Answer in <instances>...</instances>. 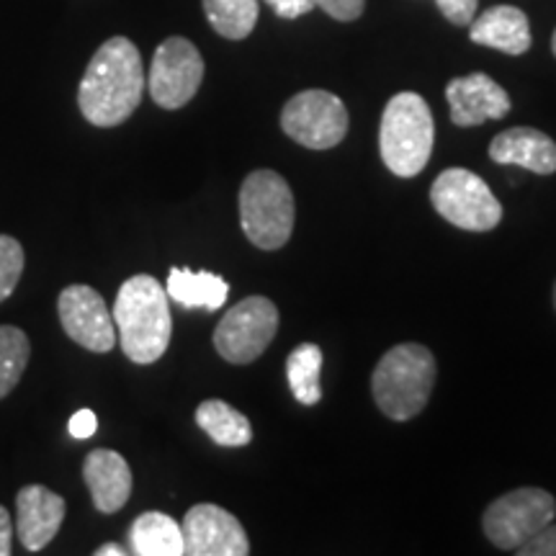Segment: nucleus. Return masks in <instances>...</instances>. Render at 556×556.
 Listing matches in <instances>:
<instances>
[{
	"label": "nucleus",
	"mask_w": 556,
	"mask_h": 556,
	"mask_svg": "<svg viewBox=\"0 0 556 556\" xmlns=\"http://www.w3.org/2000/svg\"><path fill=\"white\" fill-rule=\"evenodd\" d=\"M204 13L219 37L240 41L258 24V0H204Z\"/></svg>",
	"instance_id": "21"
},
{
	"label": "nucleus",
	"mask_w": 556,
	"mask_h": 556,
	"mask_svg": "<svg viewBox=\"0 0 556 556\" xmlns=\"http://www.w3.org/2000/svg\"><path fill=\"white\" fill-rule=\"evenodd\" d=\"M11 541H13V520L11 513L0 505V556L11 554Z\"/></svg>",
	"instance_id": "30"
},
{
	"label": "nucleus",
	"mask_w": 556,
	"mask_h": 556,
	"mask_svg": "<svg viewBox=\"0 0 556 556\" xmlns=\"http://www.w3.org/2000/svg\"><path fill=\"white\" fill-rule=\"evenodd\" d=\"M433 114L417 93H397L387 103L379 129L381 160L394 176L413 178L428 165L433 152Z\"/></svg>",
	"instance_id": "4"
},
{
	"label": "nucleus",
	"mask_w": 556,
	"mask_h": 556,
	"mask_svg": "<svg viewBox=\"0 0 556 556\" xmlns=\"http://www.w3.org/2000/svg\"><path fill=\"white\" fill-rule=\"evenodd\" d=\"M435 5L438 11L451 21V24L469 26L477 16L479 0H435Z\"/></svg>",
	"instance_id": "26"
},
{
	"label": "nucleus",
	"mask_w": 556,
	"mask_h": 556,
	"mask_svg": "<svg viewBox=\"0 0 556 556\" xmlns=\"http://www.w3.org/2000/svg\"><path fill=\"white\" fill-rule=\"evenodd\" d=\"M83 479H86L93 505L101 513H116L127 505L131 495V469L127 458L116 451H90L83 464Z\"/></svg>",
	"instance_id": "15"
},
{
	"label": "nucleus",
	"mask_w": 556,
	"mask_h": 556,
	"mask_svg": "<svg viewBox=\"0 0 556 556\" xmlns=\"http://www.w3.org/2000/svg\"><path fill=\"white\" fill-rule=\"evenodd\" d=\"M319 371H323V351L315 343H302L291 351L287 361V377L294 397L302 405H317L323 400L319 387Z\"/></svg>",
	"instance_id": "22"
},
{
	"label": "nucleus",
	"mask_w": 556,
	"mask_h": 556,
	"mask_svg": "<svg viewBox=\"0 0 556 556\" xmlns=\"http://www.w3.org/2000/svg\"><path fill=\"white\" fill-rule=\"evenodd\" d=\"M469 37L479 47L505 54H526L531 50V24L516 5H495L471 21Z\"/></svg>",
	"instance_id": "17"
},
{
	"label": "nucleus",
	"mask_w": 556,
	"mask_h": 556,
	"mask_svg": "<svg viewBox=\"0 0 556 556\" xmlns=\"http://www.w3.org/2000/svg\"><path fill=\"white\" fill-rule=\"evenodd\" d=\"M184 546L189 556H245L250 554V541L240 520L225 507L212 503H199L186 513Z\"/></svg>",
	"instance_id": "12"
},
{
	"label": "nucleus",
	"mask_w": 556,
	"mask_h": 556,
	"mask_svg": "<svg viewBox=\"0 0 556 556\" xmlns=\"http://www.w3.org/2000/svg\"><path fill=\"white\" fill-rule=\"evenodd\" d=\"M197 426L212 438L217 446L240 448L253 441V428L240 409L222 400H206L197 409Z\"/></svg>",
	"instance_id": "20"
},
{
	"label": "nucleus",
	"mask_w": 556,
	"mask_h": 556,
	"mask_svg": "<svg viewBox=\"0 0 556 556\" xmlns=\"http://www.w3.org/2000/svg\"><path fill=\"white\" fill-rule=\"evenodd\" d=\"M490 157L500 165H520L539 176L556 173V142L544 131L531 127L500 131L490 144Z\"/></svg>",
	"instance_id": "16"
},
{
	"label": "nucleus",
	"mask_w": 556,
	"mask_h": 556,
	"mask_svg": "<svg viewBox=\"0 0 556 556\" xmlns=\"http://www.w3.org/2000/svg\"><path fill=\"white\" fill-rule=\"evenodd\" d=\"M430 201L443 219L467 232H490L503 219V206L490 186L464 168L443 170L430 189Z\"/></svg>",
	"instance_id": "6"
},
{
	"label": "nucleus",
	"mask_w": 556,
	"mask_h": 556,
	"mask_svg": "<svg viewBox=\"0 0 556 556\" xmlns=\"http://www.w3.org/2000/svg\"><path fill=\"white\" fill-rule=\"evenodd\" d=\"M165 291L173 302L189 309H219L225 307L229 296V283L225 278L212 274V270H191V268H170Z\"/></svg>",
	"instance_id": "18"
},
{
	"label": "nucleus",
	"mask_w": 556,
	"mask_h": 556,
	"mask_svg": "<svg viewBox=\"0 0 556 556\" xmlns=\"http://www.w3.org/2000/svg\"><path fill=\"white\" fill-rule=\"evenodd\" d=\"M58 315L70 340H75L86 351L109 353L116 345L114 317H111L99 291L86 287V283H73V287L62 289Z\"/></svg>",
	"instance_id": "11"
},
{
	"label": "nucleus",
	"mask_w": 556,
	"mask_h": 556,
	"mask_svg": "<svg viewBox=\"0 0 556 556\" xmlns=\"http://www.w3.org/2000/svg\"><path fill=\"white\" fill-rule=\"evenodd\" d=\"M31 356V343L16 325H0V400L9 397L24 377Z\"/></svg>",
	"instance_id": "23"
},
{
	"label": "nucleus",
	"mask_w": 556,
	"mask_h": 556,
	"mask_svg": "<svg viewBox=\"0 0 556 556\" xmlns=\"http://www.w3.org/2000/svg\"><path fill=\"white\" fill-rule=\"evenodd\" d=\"M24 248L11 235H0V302L16 291L24 274Z\"/></svg>",
	"instance_id": "24"
},
{
	"label": "nucleus",
	"mask_w": 556,
	"mask_h": 556,
	"mask_svg": "<svg viewBox=\"0 0 556 556\" xmlns=\"http://www.w3.org/2000/svg\"><path fill=\"white\" fill-rule=\"evenodd\" d=\"M446 99L451 122L456 127H479L490 119H503L510 111V96L484 73H471L448 83Z\"/></svg>",
	"instance_id": "13"
},
{
	"label": "nucleus",
	"mask_w": 556,
	"mask_h": 556,
	"mask_svg": "<svg viewBox=\"0 0 556 556\" xmlns=\"http://www.w3.org/2000/svg\"><path fill=\"white\" fill-rule=\"evenodd\" d=\"M276 304L266 296H248L219 319L214 330V348L229 364H253L276 338Z\"/></svg>",
	"instance_id": "8"
},
{
	"label": "nucleus",
	"mask_w": 556,
	"mask_h": 556,
	"mask_svg": "<svg viewBox=\"0 0 556 556\" xmlns=\"http://www.w3.org/2000/svg\"><path fill=\"white\" fill-rule=\"evenodd\" d=\"M65 500L45 484H29L16 495V531L29 552H41L65 520Z\"/></svg>",
	"instance_id": "14"
},
{
	"label": "nucleus",
	"mask_w": 556,
	"mask_h": 556,
	"mask_svg": "<svg viewBox=\"0 0 556 556\" xmlns=\"http://www.w3.org/2000/svg\"><path fill=\"white\" fill-rule=\"evenodd\" d=\"M554 307H556V287H554Z\"/></svg>",
	"instance_id": "33"
},
{
	"label": "nucleus",
	"mask_w": 556,
	"mask_h": 556,
	"mask_svg": "<svg viewBox=\"0 0 556 556\" xmlns=\"http://www.w3.org/2000/svg\"><path fill=\"white\" fill-rule=\"evenodd\" d=\"M266 3L274 9L276 16H281V18H299L315 9V3H312V0H266Z\"/></svg>",
	"instance_id": "29"
},
{
	"label": "nucleus",
	"mask_w": 556,
	"mask_h": 556,
	"mask_svg": "<svg viewBox=\"0 0 556 556\" xmlns=\"http://www.w3.org/2000/svg\"><path fill=\"white\" fill-rule=\"evenodd\" d=\"M67 430L73 438H80V441H86L99 430V417H96L93 409H78L73 417H70L67 422Z\"/></svg>",
	"instance_id": "28"
},
{
	"label": "nucleus",
	"mask_w": 556,
	"mask_h": 556,
	"mask_svg": "<svg viewBox=\"0 0 556 556\" xmlns=\"http://www.w3.org/2000/svg\"><path fill=\"white\" fill-rule=\"evenodd\" d=\"M144 96V67L135 41H103L88 62L78 88L80 114L93 127H119L135 114Z\"/></svg>",
	"instance_id": "1"
},
{
	"label": "nucleus",
	"mask_w": 556,
	"mask_h": 556,
	"mask_svg": "<svg viewBox=\"0 0 556 556\" xmlns=\"http://www.w3.org/2000/svg\"><path fill=\"white\" fill-rule=\"evenodd\" d=\"M129 546L137 556H184V531L165 513H142L129 528Z\"/></svg>",
	"instance_id": "19"
},
{
	"label": "nucleus",
	"mask_w": 556,
	"mask_h": 556,
	"mask_svg": "<svg viewBox=\"0 0 556 556\" xmlns=\"http://www.w3.org/2000/svg\"><path fill=\"white\" fill-rule=\"evenodd\" d=\"M281 129L309 150H330L348 135V109L328 90H302L281 111Z\"/></svg>",
	"instance_id": "9"
},
{
	"label": "nucleus",
	"mask_w": 556,
	"mask_h": 556,
	"mask_svg": "<svg viewBox=\"0 0 556 556\" xmlns=\"http://www.w3.org/2000/svg\"><path fill=\"white\" fill-rule=\"evenodd\" d=\"M204 80V60L197 45L184 37H170L155 50L148 88L160 109H184L199 93Z\"/></svg>",
	"instance_id": "10"
},
{
	"label": "nucleus",
	"mask_w": 556,
	"mask_h": 556,
	"mask_svg": "<svg viewBox=\"0 0 556 556\" xmlns=\"http://www.w3.org/2000/svg\"><path fill=\"white\" fill-rule=\"evenodd\" d=\"M435 384V358L426 345H394L374 368L371 392L381 413L392 420H409L422 413Z\"/></svg>",
	"instance_id": "3"
},
{
	"label": "nucleus",
	"mask_w": 556,
	"mask_h": 556,
	"mask_svg": "<svg viewBox=\"0 0 556 556\" xmlns=\"http://www.w3.org/2000/svg\"><path fill=\"white\" fill-rule=\"evenodd\" d=\"M336 21H356L366 9V0H312Z\"/></svg>",
	"instance_id": "27"
},
{
	"label": "nucleus",
	"mask_w": 556,
	"mask_h": 556,
	"mask_svg": "<svg viewBox=\"0 0 556 556\" xmlns=\"http://www.w3.org/2000/svg\"><path fill=\"white\" fill-rule=\"evenodd\" d=\"M556 516V500L541 486H520L486 507L484 536L497 548L516 552L528 539L536 536Z\"/></svg>",
	"instance_id": "7"
},
{
	"label": "nucleus",
	"mask_w": 556,
	"mask_h": 556,
	"mask_svg": "<svg viewBox=\"0 0 556 556\" xmlns=\"http://www.w3.org/2000/svg\"><path fill=\"white\" fill-rule=\"evenodd\" d=\"M294 193L276 170L250 173L240 189V225L261 250L283 248L294 229Z\"/></svg>",
	"instance_id": "5"
},
{
	"label": "nucleus",
	"mask_w": 556,
	"mask_h": 556,
	"mask_svg": "<svg viewBox=\"0 0 556 556\" xmlns=\"http://www.w3.org/2000/svg\"><path fill=\"white\" fill-rule=\"evenodd\" d=\"M516 552L520 556H556V523L541 528L536 536H531L523 546H518Z\"/></svg>",
	"instance_id": "25"
},
{
	"label": "nucleus",
	"mask_w": 556,
	"mask_h": 556,
	"mask_svg": "<svg viewBox=\"0 0 556 556\" xmlns=\"http://www.w3.org/2000/svg\"><path fill=\"white\" fill-rule=\"evenodd\" d=\"M116 343L135 364H155L165 356L173 336L170 296L157 278L131 276L116 294L114 312Z\"/></svg>",
	"instance_id": "2"
},
{
	"label": "nucleus",
	"mask_w": 556,
	"mask_h": 556,
	"mask_svg": "<svg viewBox=\"0 0 556 556\" xmlns=\"http://www.w3.org/2000/svg\"><path fill=\"white\" fill-rule=\"evenodd\" d=\"M552 50H554V54H556V31H554V39H552Z\"/></svg>",
	"instance_id": "32"
},
{
	"label": "nucleus",
	"mask_w": 556,
	"mask_h": 556,
	"mask_svg": "<svg viewBox=\"0 0 556 556\" xmlns=\"http://www.w3.org/2000/svg\"><path fill=\"white\" fill-rule=\"evenodd\" d=\"M96 556H127V548H122L116 544H106V546L96 548Z\"/></svg>",
	"instance_id": "31"
}]
</instances>
